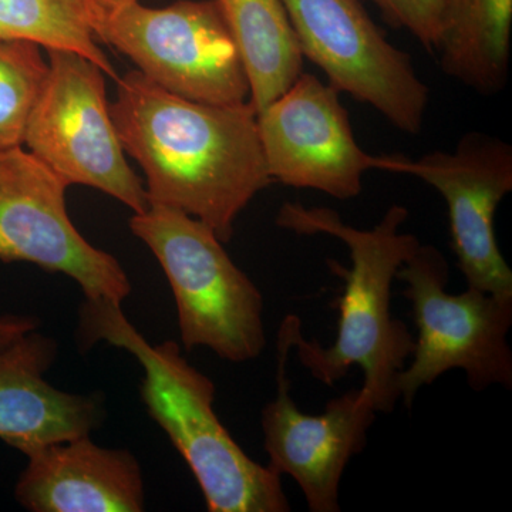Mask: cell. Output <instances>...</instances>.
<instances>
[{
  "instance_id": "obj_1",
  "label": "cell",
  "mask_w": 512,
  "mask_h": 512,
  "mask_svg": "<svg viewBox=\"0 0 512 512\" xmlns=\"http://www.w3.org/2000/svg\"><path fill=\"white\" fill-rule=\"evenodd\" d=\"M116 94L111 119L143 170L150 205L183 211L231 241L239 215L274 183L252 104L183 99L138 70L117 77Z\"/></svg>"
},
{
  "instance_id": "obj_2",
  "label": "cell",
  "mask_w": 512,
  "mask_h": 512,
  "mask_svg": "<svg viewBox=\"0 0 512 512\" xmlns=\"http://www.w3.org/2000/svg\"><path fill=\"white\" fill-rule=\"evenodd\" d=\"M76 340L80 352L107 343L143 367L141 402L190 467L208 511H291L282 477L252 460L225 429L214 409V382L190 365L178 343L153 345L119 303L100 298L80 303Z\"/></svg>"
},
{
  "instance_id": "obj_3",
  "label": "cell",
  "mask_w": 512,
  "mask_h": 512,
  "mask_svg": "<svg viewBox=\"0 0 512 512\" xmlns=\"http://www.w3.org/2000/svg\"><path fill=\"white\" fill-rule=\"evenodd\" d=\"M409 211L394 204L372 229L345 224L338 212L285 202L276 225L298 235H329L349 249L352 268L333 265L345 279L339 298L335 343L323 348L303 335L302 320L293 329V350L301 365L318 382L335 386L353 366L365 375L363 392L377 413H392L400 400L399 376L412 357L414 336L402 320L393 318L392 292L397 272L419 248L416 235L402 232Z\"/></svg>"
},
{
  "instance_id": "obj_4",
  "label": "cell",
  "mask_w": 512,
  "mask_h": 512,
  "mask_svg": "<svg viewBox=\"0 0 512 512\" xmlns=\"http://www.w3.org/2000/svg\"><path fill=\"white\" fill-rule=\"evenodd\" d=\"M130 229L167 276L185 350L210 349L231 363L262 355L264 296L232 261L214 229L163 205L133 214Z\"/></svg>"
},
{
  "instance_id": "obj_5",
  "label": "cell",
  "mask_w": 512,
  "mask_h": 512,
  "mask_svg": "<svg viewBox=\"0 0 512 512\" xmlns=\"http://www.w3.org/2000/svg\"><path fill=\"white\" fill-rule=\"evenodd\" d=\"M407 285L417 336L409 365L399 376L400 400L412 409L417 393L450 370L466 373L481 393L490 387L512 389V299L467 288L448 293L450 266L433 245H419L397 272Z\"/></svg>"
},
{
  "instance_id": "obj_6",
  "label": "cell",
  "mask_w": 512,
  "mask_h": 512,
  "mask_svg": "<svg viewBox=\"0 0 512 512\" xmlns=\"http://www.w3.org/2000/svg\"><path fill=\"white\" fill-rule=\"evenodd\" d=\"M94 33L175 96L220 106L251 97L247 70L217 0H180L161 9L101 2Z\"/></svg>"
},
{
  "instance_id": "obj_7",
  "label": "cell",
  "mask_w": 512,
  "mask_h": 512,
  "mask_svg": "<svg viewBox=\"0 0 512 512\" xmlns=\"http://www.w3.org/2000/svg\"><path fill=\"white\" fill-rule=\"evenodd\" d=\"M49 70L26 124L23 146L67 185L110 195L140 214L146 187L121 146L107 100L106 73L87 57L46 49Z\"/></svg>"
},
{
  "instance_id": "obj_8",
  "label": "cell",
  "mask_w": 512,
  "mask_h": 512,
  "mask_svg": "<svg viewBox=\"0 0 512 512\" xmlns=\"http://www.w3.org/2000/svg\"><path fill=\"white\" fill-rule=\"evenodd\" d=\"M302 55L340 93L369 104L403 133L417 134L430 90L412 57L373 22L362 0H282Z\"/></svg>"
},
{
  "instance_id": "obj_9",
  "label": "cell",
  "mask_w": 512,
  "mask_h": 512,
  "mask_svg": "<svg viewBox=\"0 0 512 512\" xmlns=\"http://www.w3.org/2000/svg\"><path fill=\"white\" fill-rule=\"evenodd\" d=\"M69 185L23 146L0 150V261L28 262L69 276L84 298L123 305L130 278L109 252L90 244L67 214Z\"/></svg>"
},
{
  "instance_id": "obj_10",
  "label": "cell",
  "mask_w": 512,
  "mask_h": 512,
  "mask_svg": "<svg viewBox=\"0 0 512 512\" xmlns=\"http://www.w3.org/2000/svg\"><path fill=\"white\" fill-rule=\"evenodd\" d=\"M301 319L286 315L276 338V394L262 410L261 426L268 467L301 488L311 512L340 511V483L350 460L362 453L376 420L372 400L359 389L329 400L325 412H301L286 376L293 329Z\"/></svg>"
},
{
  "instance_id": "obj_11",
  "label": "cell",
  "mask_w": 512,
  "mask_h": 512,
  "mask_svg": "<svg viewBox=\"0 0 512 512\" xmlns=\"http://www.w3.org/2000/svg\"><path fill=\"white\" fill-rule=\"evenodd\" d=\"M382 170L412 175L443 195L451 248L467 288L512 299V271L497 237L495 214L512 191V147L500 138L468 133L451 153L419 160L383 157Z\"/></svg>"
},
{
  "instance_id": "obj_12",
  "label": "cell",
  "mask_w": 512,
  "mask_h": 512,
  "mask_svg": "<svg viewBox=\"0 0 512 512\" xmlns=\"http://www.w3.org/2000/svg\"><path fill=\"white\" fill-rule=\"evenodd\" d=\"M340 92L313 74L302 73L258 120L259 140L272 181L353 200L367 171L382 170L383 157L357 144Z\"/></svg>"
},
{
  "instance_id": "obj_13",
  "label": "cell",
  "mask_w": 512,
  "mask_h": 512,
  "mask_svg": "<svg viewBox=\"0 0 512 512\" xmlns=\"http://www.w3.org/2000/svg\"><path fill=\"white\" fill-rule=\"evenodd\" d=\"M55 339L32 330L0 352V440L23 456L46 444L92 436L107 419L103 393H70L46 380Z\"/></svg>"
},
{
  "instance_id": "obj_14",
  "label": "cell",
  "mask_w": 512,
  "mask_h": 512,
  "mask_svg": "<svg viewBox=\"0 0 512 512\" xmlns=\"http://www.w3.org/2000/svg\"><path fill=\"white\" fill-rule=\"evenodd\" d=\"M15 500L30 512H141L146 487L137 457L92 436L46 444L26 454Z\"/></svg>"
},
{
  "instance_id": "obj_15",
  "label": "cell",
  "mask_w": 512,
  "mask_h": 512,
  "mask_svg": "<svg viewBox=\"0 0 512 512\" xmlns=\"http://www.w3.org/2000/svg\"><path fill=\"white\" fill-rule=\"evenodd\" d=\"M512 0H444L434 47L440 66L470 89L490 96L510 73Z\"/></svg>"
},
{
  "instance_id": "obj_16",
  "label": "cell",
  "mask_w": 512,
  "mask_h": 512,
  "mask_svg": "<svg viewBox=\"0 0 512 512\" xmlns=\"http://www.w3.org/2000/svg\"><path fill=\"white\" fill-rule=\"evenodd\" d=\"M247 70L256 114L296 82L303 69L298 37L282 0H217Z\"/></svg>"
},
{
  "instance_id": "obj_17",
  "label": "cell",
  "mask_w": 512,
  "mask_h": 512,
  "mask_svg": "<svg viewBox=\"0 0 512 512\" xmlns=\"http://www.w3.org/2000/svg\"><path fill=\"white\" fill-rule=\"evenodd\" d=\"M100 0H0V39H20L43 49L79 53L117 80L109 57L100 49L94 19Z\"/></svg>"
},
{
  "instance_id": "obj_18",
  "label": "cell",
  "mask_w": 512,
  "mask_h": 512,
  "mask_svg": "<svg viewBox=\"0 0 512 512\" xmlns=\"http://www.w3.org/2000/svg\"><path fill=\"white\" fill-rule=\"evenodd\" d=\"M43 47L0 39V150L23 146L26 124L47 76Z\"/></svg>"
},
{
  "instance_id": "obj_19",
  "label": "cell",
  "mask_w": 512,
  "mask_h": 512,
  "mask_svg": "<svg viewBox=\"0 0 512 512\" xmlns=\"http://www.w3.org/2000/svg\"><path fill=\"white\" fill-rule=\"evenodd\" d=\"M394 28L404 29L429 52L439 39L444 0H370Z\"/></svg>"
},
{
  "instance_id": "obj_20",
  "label": "cell",
  "mask_w": 512,
  "mask_h": 512,
  "mask_svg": "<svg viewBox=\"0 0 512 512\" xmlns=\"http://www.w3.org/2000/svg\"><path fill=\"white\" fill-rule=\"evenodd\" d=\"M40 320L32 315H0V352L26 333L39 329Z\"/></svg>"
},
{
  "instance_id": "obj_21",
  "label": "cell",
  "mask_w": 512,
  "mask_h": 512,
  "mask_svg": "<svg viewBox=\"0 0 512 512\" xmlns=\"http://www.w3.org/2000/svg\"><path fill=\"white\" fill-rule=\"evenodd\" d=\"M104 5L110 6V8H121V6L131 5V3H136L138 0H100Z\"/></svg>"
}]
</instances>
